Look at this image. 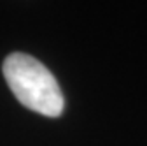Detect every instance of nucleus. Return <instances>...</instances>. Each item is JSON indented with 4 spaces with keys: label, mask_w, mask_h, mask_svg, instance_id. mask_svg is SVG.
<instances>
[{
    "label": "nucleus",
    "mask_w": 147,
    "mask_h": 146,
    "mask_svg": "<svg viewBox=\"0 0 147 146\" xmlns=\"http://www.w3.org/2000/svg\"><path fill=\"white\" fill-rule=\"evenodd\" d=\"M4 78L25 107L49 118L63 113L65 99L49 69L26 53H11L2 65Z\"/></svg>",
    "instance_id": "f257e3e1"
}]
</instances>
